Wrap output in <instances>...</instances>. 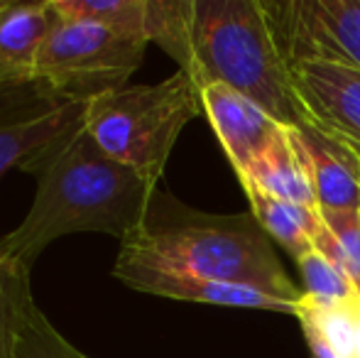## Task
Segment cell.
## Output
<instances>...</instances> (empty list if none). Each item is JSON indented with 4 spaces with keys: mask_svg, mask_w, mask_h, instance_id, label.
<instances>
[{
    "mask_svg": "<svg viewBox=\"0 0 360 358\" xmlns=\"http://www.w3.org/2000/svg\"><path fill=\"white\" fill-rule=\"evenodd\" d=\"M37 194L18 229L0 238V258L32 270L34 260L57 238L81 231L125 241L145 219L160 184L110 160L89 130L54 148L27 170Z\"/></svg>",
    "mask_w": 360,
    "mask_h": 358,
    "instance_id": "1",
    "label": "cell"
},
{
    "mask_svg": "<svg viewBox=\"0 0 360 358\" xmlns=\"http://www.w3.org/2000/svg\"><path fill=\"white\" fill-rule=\"evenodd\" d=\"M118 258L255 287L297 307L304 300L255 216L191 209L162 189L152 194L143 224L120 241Z\"/></svg>",
    "mask_w": 360,
    "mask_h": 358,
    "instance_id": "2",
    "label": "cell"
},
{
    "mask_svg": "<svg viewBox=\"0 0 360 358\" xmlns=\"http://www.w3.org/2000/svg\"><path fill=\"white\" fill-rule=\"evenodd\" d=\"M196 84H223L260 106L287 128L309 125L262 0H194Z\"/></svg>",
    "mask_w": 360,
    "mask_h": 358,
    "instance_id": "3",
    "label": "cell"
},
{
    "mask_svg": "<svg viewBox=\"0 0 360 358\" xmlns=\"http://www.w3.org/2000/svg\"><path fill=\"white\" fill-rule=\"evenodd\" d=\"M204 110L201 89L176 69L160 84L110 91L86 103V130L110 160L160 184L181 130Z\"/></svg>",
    "mask_w": 360,
    "mask_h": 358,
    "instance_id": "4",
    "label": "cell"
},
{
    "mask_svg": "<svg viewBox=\"0 0 360 358\" xmlns=\"http://www.w3.org/2000/svg\"><path fill=\"white\" fill-rule=\"evenodd\" d=\"M147 44L140 32L57 15L39 52L37 79L59 94L89 103L128 87V79L143 64Z\"/></svg>",
    "mask_w": 360,
    "mask_h": 358,
    "instance_id": "5",
    "label": "cell"
},
{
    "mask_svg": "<svg viewBox=\"0 0 360 358\" xmlns=\"http://www.w3.org/2000/svg\"><path fill=\"white\" fill-rule=\"evenodd\" d=\"M287 67L336 64L360 72V0H262Z\"/></svg>",
    "mask_w": 360,
    "mask_h": 358,
    "instance_id": "6",
    "label": "cell"
},
{
    "mask_svg": "<svg viewBox=\"0 0 360 358\" xmlns=\"http://www.w3.org/2000/svg\"><path fill=\"white\" fill-rule=\"evenodd\" d=\"M86 128V101L44 82L0 89V177L10 167L27 172L54 148Z\"/></svg>",
    "mask_w": 360,
    "mask_h": 358,
    "instance_id": "7",
    "label": "cell"
},
{
    "mask_svg": "<svg viewBox=\"0 0 360 358\" xmlns=\"http://www.w3.org/2000/svg\"><path fill=\"white\" fill-rule=\"evenodd\" d=\"M0 358H89L69 344L32 297L30 270L0 258Z\"/></svg>",
    "mask_w": 360,
    "mask_h": 358,
    "instance_id": "8",
    "label": "cell"
},
{
    "mask_svg": "<svg viewBox=\"0 0 360 358\" xmlns=\"http://www.w3.org/2000/svg\"><path fill=\"white\" fill-rule=\"evenodd\" d=\"M113 277L125 287L143 295L167 297V300L181 302H201V305L218 307H238V309H262L280 312V314L299 317V307L289 305L270 292L255 290V287L233 285V282L209 280V277L186 275V272L155 268V265L135 263V260L118 258L113 265Z\"/></svg>",
    "mask_w": 360,
    "mask_h": 358,
    "instance_id": "9",
    "label": "cell"
},
{
    "mask_svg": "<svg viewBox=\"0 0 360 358\" xmlns=\"http://www.w3.org/2000/svg\"><path fill=\"white\" fill-rule=\"evenodd\" d=\"M292 82L309 125L360 153V72L336 64H299Z\"/></svg>",
    "mask_w": 360,
    "mask_h": 358,
    "instance_id": "10",
    "label": "cell"
},
{
    "mask_svg": "<svg viewBox=\"0 0 360 358\" xmlns=\"http://www.w3.org/2000/svg\"><path fill=\"white\" fill-rule=\"evenodd\" d=\"M201 103L233 172L243 181L262 150L280 133L282 123L223 84L201 87Z\"/></svg>",
    "mask_w": 360,
    "mask_h": 358,
    "instance_id": "11",
    "label": "cell"
},
{
    "mask_svg": "<svg viewBox=\"0 0 360 358\" xmlns=\"http://www.w3.org/2000/svg\"><path fill=\"white\" fill-rule=\"evenodd\" d=\"M292 130L319 209L360 211V155L311 125Z\"/></svg>",
    "mask_w": 360,
    "mask_h": 358,
    "instance_id": "12",
    "label": "cell"
},
{
    "mask_svg": "<svg viewBox=\"0 0 360 358\" xmlns=\"http://www.w3.org/2000/svg\"><path fill=\"white\" fill-rule=\"evenodd\" d=\"M57 13L52 0L3 3L0 8V89L37 82V62Z\"/></svg>",
    "mask_w": 360,
    "mask_h": 358,
    "instance_id": "13",
    "label": "cell"
},
{
    "mask_svg": "<svg viewBox=\"0 0 360 358\" xmlns=\"http://www.w3.org/2000/svg\"><path fill=\"white\" fill-rule=\"evenodd\" d=\"M240 186L243 191L255 186V189H262L265 194L289 201V204L309 206V209L319 206L311 181H309V172L304 167L302 153H299L297 138H294V130L287 125H282L280 133L262 150L248 177L240 181Z\"/></svg>",
    "mask_w": 360,
    "mask_h": 358,
    "instance_id": "14",
    "label": "cell"
},
{
    "mask_svg": "<svg viewBox=\"0 0 360 358\" xmlns=\"http://www.w3.org/2000/svg\"><path fill=\"white\" fill-rule=\"evenodd\" d=\"M245 194L252 209L250 214L265 229V234L275 238L292 255L294 263L311 250H316L314 248V234L319 229V206L309 209V206L289 204V201L275 199L255 186L245 189Z\"/></svg>",
    "mask_w": 360,
    "mask_h": 358,
    "instance_id": "15",
    "label": "cell"
},
{
    "mask_svg": "<svg viewBox=\"0 0 360 358\" xmlns=\"http://www.w3.org/2000/svg\"><path fill=\"white\" fill-rule=\"evenodd\" d=\"M191 30H194V0H147V42L160 44L186 74H191L194 67Z\"/></svg>",
    "mask_w": 360,
    "mask_h": 358,
    "instance_id": "16",
    "label": "cell"
},
{
    "mask_svg": "<svg viewBox=\"0 0 360 358\" xmlns=\"http://www.w3.org/2000/svg\"><path fill=\"white\" fill-rule=\"evenodd\" d=\"M314 248L336 265L360 295V211L319 209Z\"/></svg>",
    "mask_w": 360,
    "mask_h": 358,
    "instance_id": "17",
    "label": "cell"
},
{
    "mask_svg": "<svg viewBox=\"0 0 360 358\" xmlns=\"http://www.w3.org/2000/svg\"><path fill=\"white\" fill-rule=\"evenodd\" d=\"M59 18L89 20L145 34L147 0H52Z\"/></svg>",
    "mask_w": 360,
    "mask_h": 358,
    "instance_id": "18",
    "label": "cell"
},
{
    "mask_svg": "<svg viewBox=\"0 0 360 358\" xmlns=\"http://www.w3.org/2000/svg\"><path fill=\"white\" fill-rule=\"evenodd\" d=\"M299 270L304 277V295L321 307H346L358 300V292L351 282L346 280L336 265H331L319 250H311L297 260Z\"/></svg>",
    "mask_w": 360,
    "mask_h": 358,
    "instance_id": "19",
    "label": "cell"
},
{
    "mask_svg": "<svg viewBox=\"0 0 360 358\" xmlns=\"http://www.w3.org/2000/svg\"><path fill=\"white\" fill-rule=\"evenodd\" d=\"M299 324H302L304 336H307V344H309V349H311L314 358H343L336 351V346L326 339V334L321 331V326H319L316 321L307 314V312L299 314Z\"/></svg>",
    "mask_w": 360,
    "mask_h": 358,
    "instance_id": "20",
    "label": "cell"
},
{
    "mask_svg": "<svg viewBox=\"0 0 360 358\" xmlns=\"http://www.w3.org/2000/svg\"><path fill=\"white\" fill-rule=\"evenodd\" d=\"M0 8H3V3H0Z\"/></svg>",
    "mask_w": 360,
    "mask_h": 358,
    "instance_id": "21",
    "label": "cell"
},
{
    "mask_svg": "<svg viewBox=\"0 0 360 358\" xmlns=\"http://www.w3.org/2000/svg\"><path fill=\"white\" fill-rule=\"evenodd\" d=\"M358 155H360V153H358Z\"/></svg>",
    "mask_w": 360,
    "mask_h": 358,
    "instance_id": "22",
    "label": "cell"
}]
</instances>
